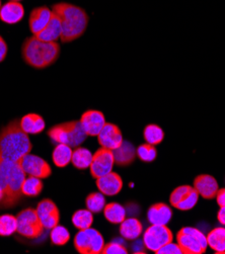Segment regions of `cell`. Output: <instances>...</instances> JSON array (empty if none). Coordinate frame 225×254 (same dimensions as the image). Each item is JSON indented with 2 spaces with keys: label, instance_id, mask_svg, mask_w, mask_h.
I'll return each mask as SVG.
<instances>
[{
  "label": "cell",
  "instance_id": "4316f807",
  "mask_svg": "<svg viewBox=\"0 0 225 254\" xmlns=\"http://www.w3.org/2000/svg\"><path fill=\"white\" fill-rule=\"evenodd\" d=\"M103 212L105 218L112 224H121L126 219V210L118 202L107 204Z\"/></svg>",
  "mask_w": 225,
  "mask_h": 254
},
{
  "label": "cell",
  "instance_id": "277c9868",
  "mask_svg": "<svg viewBox=\"0 0 225 254\" xmlns=\"http://www.w3.org/2000/svg\"><path fill=\"white\" fill-rule=\"evenodd\" d=\"M58 42H45L36 36L27 38L21 47L23 61L35 69H45L53 65L59 58Z\"/></svg>",
  "mask_w": 225,
  "mask_h": 254
},
{
  "label": "cell",
  "instance_id": "f1b7e54d",
  "mask_svg": "<svg viewBox=\"0 0 225 254\" xmlns=\"http://www.w3.org/2000/svg\"><path fill=\"white\" fill-rule=\"evenodd\" d=\"M73 226L78 230H84L87 228H90L93 223V215L92 213L85 209V210H77L72 215L71 218Z\"/></svg>",
  "mask_w": 225,
  "mask_h": 254
},
{
  "label": "cell",
  "instance_id": "8992f818",
  "mask_svg": "<svg viewBox=\"0 0 225 254\" xmlns=\"http://www.w3.org/2000/svg\"><path fill=\"white\" fill-rule=\"evenodd\" d=\"M177 240L184 254H203L208 247L205 234L194 227L182 228L177 235Z\"/></svg>",
  "mask_w": 225,
  "mask_h": 254
},
{
  "label": "cell",
  "instance_id": "6da1fadb",
  "mask_svg": "<svg viewBox=\"0 0 225 254\" xmlns=\"http://www.w3.org/2000/svg\"><path fill=\"white\" fill-rule=\"evenodd\" d=\"M33 144L29 135L20 128L19 120L15 119L0 130V159L18 162L31 153Z\"/></svg>",
  "mask_w": 225,
  "mask_h": 254
},
{
  "label": "cell",
  "instance_id": "d6a6232c",
  "mask_svg": "<svg viewBox=\"0 0 225 254\" xmlns=\"http://www.w3.org/2000/svg\"><path fill=\"white\" fill-rule=\"evenodd\" d=\"M50 238H51V242L53 245L63 246L67 244V242L70 240V233L66 227L57 225L51 229Z\"/></svg>",
  "mask_w": 225,
  "mask_h": 254
},
{
  "label": "cell",
  "instance_id": "5bb4252c",
  "mask_svg": "<svg viewBox=\"0 0 225 254\" xmlns=\"http://www.w3.org/2000/svg\"><path fill=\"white\" fill-rule=\"evenodd\" d=\"M99 145L104 148L115 150L123 143V135L119 127L112 123H106L102 131L97 135Z\"/></svg>",
  "mask_w": 225,
  "mask_h": 254
},
{
  "label": "cell",
  "instance_id": "7bdbcfd3",
  "mask_svg": "<svg viewBox=\"0 0 225 254\" xmlns=\"http://www.w3.org/2000/svg\"><path fill=\"white\" fill-rule=\"evenodd\" d=\"M2 5H1V0H0V7H1Z\"/></svg>",
  "mask_w": 225,
  "mask_h": 254
},
{
  "label": "cell",
  "instance_id": "cb8c5ba5",
  "mask_svg": "<svg viewBox=\"0 0 225 254\" xmlns=\"http://www.w3.org/2000/svg\"><path fill=\"white\" fill-rule=\"evenodd\" d=\"M92 153L83 147H76L72 151L71 162L75 168L79 170L86 169L90 166L92 161Z\"/></svg>",
  "mask_w": 225,
  "mask_h": 254
},
{
  "label": "cell",
  "instance_id": "30bf717a",
  "mask_svg": "<svg viewBox=\"0 0 225 254\" xmlns=\"http://www.w3.org/2000/svg\"><path fill=\"white\" fill-rule=\"evenodd\" d=\"M114 165L115 156L113 150L102 147L92 155V161L89 169L92 177L96 180L112 172Z\"/></svg>",
  "mask_w": 225,
  "mask_h": 254
},
{
  "label": "cell",
  "instance_id": "484cf974",
  "mask_svg": "<svg viewBox=\"0 0 225 254\" xmlns=\"http://www.w3.org/2000/svg\"><path fill=\"white\" fill-rule=\"evenodd\" d=\"M72 158V149L70 146L65 144H58L52 153V159L57 167H66Z\"/></svg>",
  "mask_w": 225,
  "mask_h": 254
},
{
  "label": "cell",
  "instance_id": "f546056e",
  "mask_svg": "<svg viewBox=\"0 0 225 254\" xmlns=\"http://www.w3.org/2000/svg\"><path fill=\"white\" fill-rule=\"evenodd\" d=\"M107 205L105 194L99 192H91L85 198L86 209L89 210L92 214H98L104 211Z\"/></svg>",
  "mask_w": 225,
  "mask_h": 254
},
{
  "label": "cell",
  "instance_id": "d4e9b609",
  "mask_svg": "<svg viewBox=\"0 0 225 254\" xmlns=\"http://www.w3.org/2000/svg\"><path fill=\"white\" fill-rule=\"evenodd\" d=\"M207 237L208 246L216 253H225V228L216 227L211 230Z\"/></svg>",
  "mask_w": 225,
  "mask_h": 254
},
{
  "label": "cell",
  "instance_id": "7c38bea8",
  "mask_svg": "<svg viewBox=\"0 0 225 254\" xmlns=\"http://www.w3.org/2000/svg\"><path fill=\"white\" fill-rule=\"evenodd\" d=\"M38 216L45 229H52L59 225L60 212L55 202L50 198L42 199L37 206Z\"/></svg>",
  "mask_w": 225,
  "mask_h": 254
},
{
  "label": "cell",
  "instance_id": "ba28073f",
  "mask_svg": "<svg viewBox=\"0 0 225 254\" xmlns=\"http://www.w3.org/2000/svg\"><path fill=\"white\" fill-rule=\"evenodd\" d=\"M104 246L103 235L93 228L79 230L74 238V247L80 254H99Z\"/></svg>",
  "mask_w": 225,
  "mask_h": 254
},
{
  "label": "cell",
  "instance_id": "4fadbf2b",
  "mask_svg": "<svg viewBox=\"0 0 225 254\" xmlns=\"http://www.w3.org/2000/svg\"><path fill=\"white\" fill-rule=\"evenodd\" d=\"M80 123L87 136L97 137L107 122L105 115L102 112L89 110L83 113L80 119Z\"/></svg>",
  "mask_w": 225,
  "mask_h": 254
},
{
  "label": "cell",
  "instance_id": "ffe728a7",
  "mask_svg": "<svg viewBox=\"0 0 225 254\" xmlns=\"http://www.w3.org/2000/svg\"><path fill=\"white\" fill-rule=\"evenodd\" d=\"M20 128L24 133L37 135L42 133L45 130L46 123L41 115L38 114H28L19 119Z\"/></svg>",
  "mask_w": 225,
  "mask_h": 254
},
{
  "label": "cell",
  "instance_id": "b9f144b4",
  "mask_svg": "<svg viewBox=\"0 0 225 254\" xmlns=\"http://www.w3.org/2000/svg\"><path fill=\"white\" fill-rule=\"evenodd\" d=\"M9 1H21V0H9Z\"/></svg>",
  "mask_w": 225,
  "mask_h": 254
},
{
  "label": "cell",
  "instance_id": "2e32d148",
  "mask_svg": "<svg viewBox=\"0 0 225 254\" xmlns=\"http://www.w3.org/2000/svg\"><path fill=\"white\" fill-rule=\"evenodd\" d=\"M95 184L98 190L108 196L117 195L123 189L122 177L113 171L96 179Z\"/></svg>",
  "mask_w": 225,
  "mask_h": 254
},
{
  "label": "cell",
  "instance_id": "44dd1931",
  "mask_svg": "<svg viewBox=\"0 0 225 254\" xmlns=\"http://www.w3.org/2000/svg\"><path fill=\"white\" fill-rule=\"evenodd\" d=\"M113 152L115 156V163L120 166L130 165L137 156L136 148L132 143L127 141H123L121 146H119Z\"/></svg>",
  "mask_w": 225,
  "mask_h": 254
},
{
  "label": "cell",
  "instance_id": "4dcf8cb0",
  "mask_svg": "<svg viewBox=\"0 0 225 254\" xmlns=\"http://www.w3.org/2000/svg\"><path fill=\"white\" fill-rule=\"evenodd\" d=\"M143 136L148 144L156 146L163 141L164 132L159 126L155 124H150L144 128Z\"/></svg>",
  "mask_w": 225,
  "mask_h": 254
},
{
  "label": "cell",
  "instance_id": "ab89813d",
  "mask_svg": "<svg viewBox=\"0 0 225 254\" xmlns=\"http://www.w3.org/2000/svg\"><path fill=\"white\" fill-rule=\"evenodd\" d=\"M215 197H216L217 204H218L219 207L225 206V189H220V190H218V191H217Z\"/></svg>",
  "mask_w": 225,
  "mask_h": 254
},
{
  "label": "cell",
  "instance_id": "ac0fdd59",
  "mask_svg": "<svg viewBox=\"0 0 225 254\" xmlns=\"http://www.w3.org/2000/svg\"><path fill=\"white\" fill-rule=\"evenodd\" d=\"M24 17V7L19 1H8L0 7V19L6 24H15Z\"/></svg>",
  "mask_w": 225,
  "mask_h": 254
},
{
  "label": "cell",
  "instance_id": "3957f363",
  "mask_svg": "<svg viewBox=\"0 0 225 254\" xmlns=\"http://www.w3.org/2000/svg\"><path fill=\"white\" fill-rule=\"evenodd\" d=\"M52 11L59 16L62 23L61 42L70 43L83 36L89 16L82 7L68 2H58L53 4Z\"/></svg>",
  "mask_w": 225,
  "mask_h": 254
},
{
  "label": "cell",
  "instance_id": "8d00e7d4",
  "mask_svg": "<svg viewBox=\"0 0 225 254\" xmlns=\"http://www.w3.org/2000/svg\"><path fill=\"white\" fill-rule=\"evenodd\" d=\"M103 254H127L128 249L121 243L110 242L104 246Z\"/></svg>",
  "mask_w": 225,
  "mask_h": 254
},
{
  "label": "cell",
  "instance_id": "d590c367",
  "mask_svg": "<svg viewBox=\"0 0 225 254\" xmlns=\"http://www.w3.org/2000/svg\"><path fill=\"white\" fill-rule=\"evenodd\" d=\"M191 189H192V187H190V186L178 187L170 193V196H169L170 205L173 208H176L180 204V202L187 196V194L190 192Z\"/></svg>",
  "mask_w": 225,
  "mask_h": 254
},
{
  "label": "cell",
  "instance_id": "60d3db41",
  "mask_svg": "<svg viewBox=\"0 0 225 254\" xmlns=\"http://www.w3.org/2000/svg\"><path fill=\"white\" fill-rule=\"evenodd\" d=\"M217 219L221 225L225 226V206L220 207V210L218 211L217 214Z\"/></svg>",
  "mask_w": 225,
  "mask_h": 254
},
{
  "label": "cell",
  "instance_id": "1f68e13d",
  "mask_svg": "<svg viewBox=\"0 0 225 254\" xmlns=\"http://www.w3.org/2000/svg\"><path fill=\"white\" fill-rule=\"evenodd\" d=\"M17 230V220L16 217L4 214L0 216V236L8 237L15 233Z\"/></svg>",
  "mask_w": 225,
  "mask_h": 254
},
{
  "label": "cell",
  "instance_id": "9c48e42d",
  "mask_svg": "<svg viewBox=\"0 0 225 254\" xmlns=\"http://www.w3.org/2000/svg\"><path fill=\"white\" fill-rule=\"evenodd\" d=\"M172 238V232L166 225H151L143 233L144 246L153 252L171 242Z\"/></svg>",
  "mask_w": 225,
  "mask_h": 254
},
{
  "label": "cell",
  "instance_id": "7a4b0ae2",
  "mask_svg": "<svg viewBox=\"0 0 225 254\" xmlns=\"http://www.w3.org/2000/svg\"><path fill=\"white\" fill-rule=\"evenodd\" d=\"M27 173L20 162L0 159V207L12 208L21 198V185Z\"/></svg>",
  "mask_w": 225,
  "mask_h": 254
},
{
  "label": "cell",
  "instance_id": "7402d4cb",
  "mask_svg": "<svg viewBox=\"0 0 225 254\" xmlns=\"http://www.w3.org/2000/svg\"><path fill=\"white\" fill-rule=\"evenodd\" d=\"M62 35V23L59 18V16L53 12V15L50 19L47 27L40 32L38 35H36L37 38H39L42 41L45 42H57Z\"/></svg>",
  "mask_w": 225,
  "mask_h": 254
},
{
  "label": "cell",
  "instance_id": "52a82bcc",
  "mask_svg": "<svg viewBox=\"0 0 225 254\" xmlns=\"http://www.w3.org/2000/svg\"><path fill=\"white\" fill-rule=\"evenodd\" d=\"M17 230L16 232L28 239H37L43 233L45 228L38 216L37 210L27 208L20 211L17 216Z\"/></svg>",
  "mask_w": 225,
  "mask_h": 254
},
{
  "label": "cell",
  "instance_id": "d6986e66",
  "mask_svg": "<svg viewBox=\"0 0 225 254\" xmlns=\"http://www.w3.org/2000/svg\"><path fill=\"white\" fill-rule=\"evenodd\" d=\"M172 217V211L164 202H157L148 209L147 219L151 225H167Z\"/></svg>",
  "mask_w": 225,
  "mask_h": 254
},
{
  "label": "cell",
  "instance_id": "9a60e30c",
  "mask_svg": "<svg viewBox=\"0 0 225 254\" xmlns=\"http://www.w3.org/2000/svg\"><path fill=\"white\" fill-rule=\"evenodd\" d=\"M53 15L52 9H50L48 6H38L35 7L30 14L29 17V28L31 33L36 36L40 32H42L49 23Z\"/></svg>",
  "mask_w": 225,
  "mask_h": 254
},
{
  "label": "cell",
  "instance_id": "74e56055",
  "mask_svg": "<svg viewBox=\"0 0 225 254\" xmlns=\"http://www.w3.org/2000/svg\"><path fill=\"white\" fill-rule=\"evenodd\" d=\"M155 253L156 254H184L180 245L172 243V241L165 244L164 246H162Z\"/></svg>",
  "mask_w": 225,
  "mask_h": 254
},
{
  "label": "cell",
  "instance_id": "e0dca14e",
  "mask_svg": "<svg viewBox=\"0 0 225 254\" xmlns=\"http://www.w3.org/2000/svg\"><path fill=\"white\" fill-rule=\"evenodd\" d=\"M194 189L198 191L199 195L206 199H212L216 196L219 187L215 177L209 174H201L195 179Z\"/></svg>",
  "mask_w": 225,
  "mask_h": 254
},
{
  "label": "cell",
  "instance_id": "5b68a950",
  "mask_svg": "<svg viewBox=\"0 0 225 254\" xmlns=\"http://www.w3.org/2000/svg\"><path fill=\"white\" fill-rule=\"evenodd\" d=\"M47 134L52 141L74 148L79 147L87 137L80 121H70L55 125L49 129Z\"/></svg>",
  "mask_w": 225,
  "mask_h": 254
},
{
  "label": "cell",
  "instance_id": "836d02e7",
  "mask_svg": "<svg viewBox=\"0 0 225 254\" xmlns=\"http://www.w3.org/2000/svg\"><path fill=\"white\" fill-rule=\"evenodd\" d=\"M136 152H137V156L139 157V159L146 163L153 162L157 156L156 148L153 145H150L148 143L141 144L136 149Z\"/></svg>",
  "mask_w": 225,
  "mask_h": 254
},
{
  "label": "cell",
  "instance_id": "603a6c76",
  "mask_svg": "<svg viewBox=\"0 0 225 254\" xmlns=\"http://www.w3.org/2000/svg\"><path fill=\"white\" fill-rule=\"evenodd\" d=\"M143 231V226L138 219L128 218L125 219L120 226V234L127 240L137 239Z\"/></svg>",
  "mask_w": 225,
  "mask_h": 254
},
{
  "label": "cell",
  "instance_id": "f35d334b",
  "mask_svg": "<svg viewBox=\"0 0 225 254\" xmlns=\"http://www.w3.org/2000/svg\"><path fill=\"white\" fill-rule=\"evenodd\" d=\"M7 51H8L7 44L4 41V39L0 36V63H1L6 58Z\"/></svg>",
  "mask_w": 225,
  "mask_h": 254
},
{
  "label": "cell",
  "instance_id": "8fae6325",
  "mask_svg": "<svg viewBox=\"0 0 225 254\" xmlns=\"http://www.w3.org/2000/svg\"><path fill=\"white\" fill-rule=\"evenodd\" d=\"M19 162L21 168L28 175L38 177L41 180H46L52 174V168L50 164L37 155L29 153L26 156H23Z\"/></svg>",
  "mask_w": 225,
  "mask_h": 254
},
{
  "label": "cell",
  "instance_id": "e575fe53",
  "mask_svg": "<svg viewBox=\"0 0 225 254\" xmlns=\"http://www.w3.org/2000/svg\"><path fill=\"white\" fill-rule=\"evenodd\" d=\"M199 193L198 191L192 188L190 192L187 194V196L180 202V204L176 207V209L180 210V211H190L192 210L198 202L199 199Z\"/></svg>",
  "mask_w": 225,
  "mask_h": 254
},
{
  "label": "cell",
  "instance_id": "83f0119b",
  "mask_svg": "<svg viewBox=\"0 0 225 254\" xmlns=\"http://www.w3.org/2000/svg\"><path fill=\"white\" fill-rule=\"evenodd\" d=\"M44 184L41 179L29 175V177H26V180L23 181L21 185V192L22 195L36 197L42 192Z\"/></svg>",
  "mask_w": 225,
  "mask_h": 254
}]
</instances>
